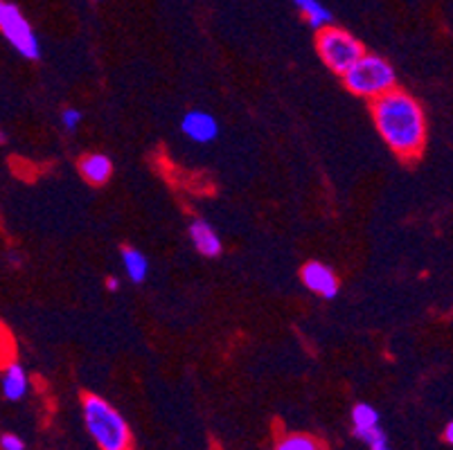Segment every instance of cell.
<instances>
[{
	"label": "cell",
	"instance_id": "6da1fadb",
	"mask_svg": "<svg viewBox=\"0 0 453 450\" xmlns=\"http://www.w3.org/2000/svg\"><path fill=\"white\" fill-rule=\"evenodd\" d=\"M374 126L397 158L418 160L426 147V118L418 99L406 90H388L370 102Z\"/></svg>",
	"mask_w": 453,
	"mask_h": 450
},
{
	"label": "cell",
	"instance_id": "7a4b0ae2",
	"mask_svg": "<svg viewBox=\"0 0 453 450\" xmlns=\"http://www.w3.org/2000/svg\"><path fill=\"white\" fill-rule=\"evenodd\" d=\"M86 432L100 450H134V432L118 408L100 394L81 396Z\"/></svg>",
	"mask_w": 453,
	"mask_h": 450
},
{
	"label": "cell",
	"instance_id": "3957f363",
	"mask_svg": "<svg viewBox=\"0 0 453 450\" xmlns=\"http://www.w3.org/2000/svg\"><path fill=\"white\" fill-rule=\"evenodd\" d=\"M341 77H343L349 93L370 99V102L397 86V72H395L393 64H388V59H384V57L372 55V52H364Z\"/></svg>",
	"mask_w": 453,
	"mask_h": 450
},
{
	"label": "cell",
	"instance_id": "277c9868",
	"mask_svg": "<svg viewBox=\"0 0 453 450\" xmlns=\"http://www.w3.org/2000/svg\"><path fill=\"white\" fill-rule=\"evenodd\" d=\"M316 52L332 72L343 74L354 61L364 55L365 50L361 41L349 34L348 30L336 27V25H327V27H320L319 34H316Z\"/></svg>",
	"mask_w": 453,
	"mask_h": 450
},
{
	"label": "cell",
	"instance_id": "5b68a950",
	"mask_svg": "<svg viewBox=\"0 0 453 450\" xmlns=\"http://www.w3.org/2000/svg\"><path fill=\"white\" fill-rule=\"evenodd\" d=\"M0 34L23 59L36 61L41 57V43L30 20L23 16L19 5L0 0Z\"/></svg>",
	"mask_w": 453,
	"mask_h": 450
},
{
	"label": "cell",
	"instance_id": "8992f818",
	"mask_svg": "<svg viewBox=\"0 0 453 450\" xmlns=\"http://www.w3.org/2000/svg\"><path fill=\"white\" fill-rule=\"evenodd\" d=\"M352 432L359 441L368 446V450H393L386 431L381 428V416H379L377 408L370 403H357L352 408Z\"/></svg>",
	"mask_w": 453,
	"mask_h": 450
},
{
	"label": "cell",
	"instance_id": "52a82bcc",
	"mask_svg": "<svg viewBox=\"0 0 453 450\" xmlns=\"http://www.w3.org/2000/svg\"><path fill=\"white\" fill-rule=\"evenodd\" d=\"M300 279H303L304 288L316 295H320L323 300H334L339 295V278L336 272L323 262H307L300 271Z\"/></svg>",
	"mask_w": 453,
	"mask_h": 450
},
{
	"label": "cell",
	"instance_id": "ba28073f",
	"mask_svg": "<svg viewBox=\"0 0 453 450\" xmlns=\"http://www.w3.org/2000/svg\"><path fill=\"white\" fill-rule=\"evenodd\" d=\"M180 133L195 144H210L219 135V122L208 111H188L180 119Z\"/></svg>",
	"mask_w": 453,
	"mask_h": 450
},
{
	"label": "cell",
	"instance_id": "9c48e42d",
	"mask_svg": "<svg viewBox=\"0 0 453 450\" xmlns=\"http://www.w3.org/2000/svg\"><path fill=\"white\" fill-rule=\"evenodd\" d=\"M188 234L189 241L195 243L196 253L203 255V257H219L221 250H224V243H221V237L217 234V230L208 221H203V218H195V221L189 223Z\"/></svg>",
	"mask_w": 453,
	"mask_h": 450
},
{
	"label": "cell",
	"instance_id": "30bf717a",
	"mask_svg": "<svg viewBox=\"0 0 453 450\" xmlns=\"http://www.w3.org/2000/svg\"><path fill=\"white\" fill-rule=\"evenodd\" d=\"M0 387H3V396H5L7 401H23V399L30 394V377H27V371L23 370V365H19L16 361L5 362V365H3Z\"/></svg>",
	"mask_w": 453,
	"mask_h": 450
},
{
	"label": "cell",
	"instance_id": "8fae6325",
	"mask_svg": "<svg viewBox=\"0 0 453 450\" xmlns=\"http://www.w3.org/2000/svg\"><path fill=\"white\" fill-rule=\"evenodd\" d=\"M77 169H80L81 179L86 183L95 185V187H102L111 180L113 176V163L106 154H86L81 156L80 163H77Z\"/></svg>",
	"mask_w": 453,
	"mask_h": 450
},
{
	"label": "cell",
	"instance_id": "7c38bea8",
	"mask_svg": "<svg viewBox=\"0 0 453 450\" xmlns=\"http://www.w3.org/2000/svg\"><path fill=\"white\" fill-rule=\"evenodd\" d=\"M122 268H125L127 278L134 284H142L150 275V259L145 253H140L138 248H125L122 250Z\"/></svg>",
	"mask_w": 453,
	"mask_h": 450
},
{
	"label": "cell",
	"instance_id": "4fadbf2b",
	"mask_svg": "<svg viewBox=\"0 0 453 450\" xmlns=\"http://www.w3.org/2000/svg\"><path fill=\"white\" fill-rule=\"evenodd\" d=\"M296 10L304 16V20L309 23V27H314L316 32L320 27H327L332 25V11L320 3V0H291Z\"/></svg>",
	"mask_w": 453,
	"mask_h": 450
},
{
	"label": "cell",
	"instance_id": "5bb4252c",
	"mask_svg": "<svg viewBox=\"0 0 453 450\" xmlns=\"http://www.w3.org/2000/svg\"><path fill=\"white\" fill-rule=\"evenodd\" d=\"M273 450H323V444L307 432H287L275 439Z\"/></svg>",
	"mask_w": 453,
	"mask_h": 450
},
{
	"label": "cell",
	"instance_id": "9a60e30c",
	"mask_svg": "<svg viewBox=\"0 0 453 450\" xmlns=\"http://www.w3.org/2000/svg\"><path fill=\"white\" fill-rule=\"evenodd\" d=\"M81 119H84L81 111L73 109V106H68V109L61 111V126H64L65 131H77V129H80Z\"/></svg>",
	"mask_w": 453,
	"mask_h": 450
},
{
	"label": "cell",
	"instance_id": "2e32d148",
	"mask_svg": "<svg viewBox=\"0 0 453 450\" xmlns=\"http://www.w3.org/2000/svg\"><path fill=\"white\" fill-rule=\"evenodd\" d=\"M0 450H27V441L16 432H3L0 435Z\"/></svg>",
	"mask_w": 453,
	"mask_h": 450
},
{
	"label": "cell",
	"instance_id": "e0dca14e",
	"mask_svg": "<svg viewBox=\"0 0 453 450\" xmlns=\"http://www.w3.org/2000/svg\"><path fill=\"white\" fill-rule=\"evenodd\" d=\"M442 441H444V444H449V446L453 444V421H447V423H444Z\"/></svg>",
	"mask_w": 453,
	"mask_h": 450
},
{
	"label": "cell",
	"instance_id": "ac0fdd59",
	"mask_svg": "<svg viewBox=\"0 0 453 450\" xmlns=\"http://www.w3.org/2000/svg\"><path fill=\"white\" fill-rule=\"evenodd\" d=\"M106 288H109L111 293L120 291V282H118V278H109V279H106Z\"/></svg>",
	"mask_w": 453,
	"mask_h": 450
},
{
	"label": "cell",
	"instance_id": "d6986e66",
	"mask_svg": "<svg viewBox=\"0 0 453 450\" xmlns=\"http://www.w3.org/2000/svg\"><path fill=\"white\" fill-rule=\"evenodd\" d=\"M7 142V135H5V131L0 129V144H5Z\"/></svg>",
	"mask_w": 453,
	"mask_h": 450
}]
</instances>
